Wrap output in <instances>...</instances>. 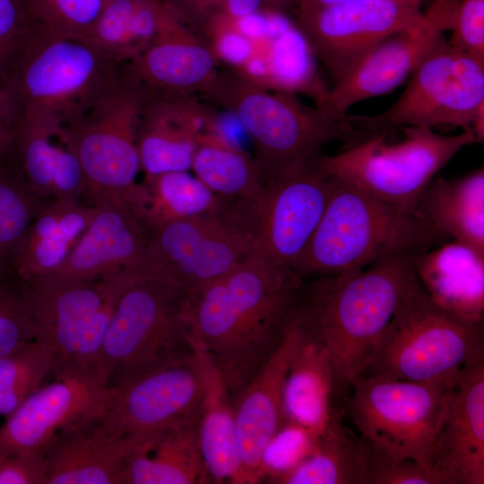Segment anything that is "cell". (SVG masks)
<instances>
[{
	"instance_id": "1",
	"label": "cell",
	"mask_w": 484,
	"mask_h": 484,
	"mask_svg": "<svg viewBox=\"0 0 484 484\" xmlns=\"http://www.w3.org/2000/svg\"><path fill=\"white\" fill-rule=\"evenodd\" d=\"M302 281L250 255L222 277L187 293L189 338L212 361L230 399L282 342Z\"/></svg>"
},
{
	"instance_id": "2",
	"label": "cell",
	"mask_w": 484,
	"mask_h": 484,
	"mask_svg": "<svg viewBox=\"0 0 484 484\" xmlns=\"http://www.w3.org/2000/svg\"><path fill=\"white\" fill-rule=\"evenodd\" d=\"M422 248L388 255L366 269L303 280L295 319L324 349L335 396L344 403L350 384L416 277L414 260Z\"/></svg>"
},
{
	"instance_id": "3",
	"label": "cell",
	"mask_w": 484,
	"mask_h": 484,
	"mask_svg": "<svg viewBox=\"0 0 484 484\" xmlns=\"http://www.w3.org/2000/svg\"><path fill=\"white\" fill-rule=\"evenodd\" d=\"M233 113L248 134L264 183L300 167L321 153L329 143L345 147L368 135L344 116L309 107L289 92H271L238 69L219 71L203 96Z\"/></svg>"
},
{
	"instance_id": "4",
	"label": "cell",
	"mask_w": 484,
	"mask_h": 484,
	"mask_svg": "<svg viewBox=\"0 0 484 484\" xmlns=\"http://www.w3.org/2000/svg\"><path fill=\"white\" fill-rule=\"evenodd\" d=\"M333 179L323 216L293 268L295 277L305 280L359 270L388 255L447 239L416 215Z\"/></svg>"
},
{
	"instance_id": "5",
	"label": "cell",
	"mask_w": 484,
	"mask_h": 484,
	"mask_svg": "<svg viewBox=\"0 0 484 484\" xmlns=\"http://www.w3.org/2000/svg\"><path fill=\"white\" fill-rule=\"evenodd\" d=\"M481 360L484 320L465 319L442 308L416 276L359 376L436 383Z\"/></svg>"
},
{
	"instance_id": "6",
	"label": "cell",
	"mask_w": 484,
	"mask_h": 484,
	"mask_svg": "<svg viewBox=\"0 0 484 484\" xmlns=\"http://www.w3.org/2000/svg\"><path fill=\"white\" fill-rule=\"evenodd\" d=\"M187 293L140 272L121 293L106 329L99 372L111 387L194 352L186 324Z\"/></svg>"
},
{
	"instance_id": "7",
	"label": "cell",
	"mask_w": 484,
	"mask_h": 484,
	"mask_svg": "<svg viewBox=\"0 0 484 484\" xmlns=\"http://www.w3.org/2000/svg\"><path fill=\"white\" fill-rule=\"evenodd\" d=\"M316 158V157H315ZM315 158L266 180L254 194L222 199L218 212L248 240L254 255L288 275L326 207L333 177Z\"/></svg>"
},
{
	"instance_id": "8",
	"label": "cell",
	"mask_w": 484,
	"mask_h": 484,
	"mask_svg": "<svg viewBox=\"0 0 484 484\" xmlns=\"http://www.w3.org/2000/svg\"><path fill=\"white\" fill-rule=\"evenodd\" d=\"M402 128L404 137L400 143H386L387 134H373L342 152L320 153L315 160L331 176L414 214L421 193L437 171L478 141L471 131L445 135L430 128Z\"/></svg>"
},
{
	"instance_id": "9",
	"label": "cell",
	"mask_w": 484,
	"mask_h": 484,
	"mask_svg": "<svg viewBox=\"0 0 484 484\" xmlns=\"http://www.w3.org/2000/svg\"><path fill=\"white\" fill-rule=\"evenodd\" d=\"M134 277L125 273L85 280L49 274L26 279L38 337L53 356V377L100 376L99 364L106 329L121 293Z\"/></svg>"
},
{
	"instance_id": "10",
	"label": "cell",
	"mask_w": 484,
	"mask_h": 484,
	"mask_svg": "<svg viewBox=\"0 0 484 484\" xmlns=\"http://www.w3.org/2000/svg\"><path fill=\"white\" fill-rule=\"evenodd\" d=\"M148 89L125 65L71 124L72 144L80 161L86 199L122 201L141 170L137 129Z\"/></svg>"
},
{
	"instance_id": "11",
	"label": "cell",
	"mask_w": 484,
	"mask_h": 484,
	"mask_svg": "<svg viewBox=\"0 0 484 484\" xmlns=\"http://www.w3.org/2000/svg\"><path fill=\"white\" fill-rule=\"evenodd\" d=\"M482 114L484 61L451 47L446 40L416 68L389 108L375 116L347 114V117L356 129L373 135L388 134L403 126L450 125L473 132Z\"/></svg>"
},
{
	"instance_id": "12",
	"label": "cell",
	"mask_w": 484,
	"mask_h": 484,
	"mask_svg": "<svg viewBox=\"0 0 484 484\" xmlns=\"http://www.w3.org/2000/svg\"><path fill=\"white\" fill-rule=\"evenodd\" d=\"M454 378L416 383L358 376L345 410L364 442L393 460H414L430 474L433 440Z\"/></svg>"
},
{
	"instance_id": "13",
	"label": "cell",
	"mask_w": 484,
	"mask_h": 484,
	"mask_svg": "<svg viewBox=\"0 0 484 484\" xmlns=\"http://www.w3.org/2000/svg\"><path fill=\"white\" fill-rule=\"evenodd\" d=\"M119 65L82 39L56 38L39 28L12 74L22 109L73 122Z\"/></svg>"
},
{
	"instance_id": "14",
	"label": "cell",
	"mask_w": 484,
	"mask_h": 484,
	"mask_svg": "<svg viewBox=\"0 0 484 484\" xmlns=\"http://www.w3.org/2000/svg\"><path fill=\"white\" fill-rule=\"evenodd\" d=\"M250 255L246 238L217 211L149 230L142 272L191 293L222 277Z\"/></svg>"
},
{
	"instance_id": "15",
	"label": "cell",
	"mask_w": 484,
	"mask_h": 484,
	"mask_svg": "<svg viewBox=\"0 0 484 484\" xmlns=\"http://www.w3.org/2000/svg\"><path fill=\"white\" fill-rule=\"evenodd\" d=\"M459 0H435L414 20L381 40L341 81L317 94L316 106L344 116L356 103L387 93L403 82L421 62L446 41Z\"/></svg>"
},
{
	"instance_id": "16",
	"label": "cell",
	"mask_w": 484,
	"mask_h": 484,
	"mask_svg": "<svg viewBox=\"0 0 484 484\" xmlns=\"http://www.w3.org/2000/svg\"><path fill=\"white\" fill-rule=\"evenodd\" d=\"M420 4L415 0L338 3L303 11L298 31L337 82L381 40L414 20Z\"/></svg>"
},
{
	"instance_id": "17",
	"label": "cell",
	"mask_w": 484,
	"mask_h": 484,
	"mask_svg": "<svg viewBox=\"0 0 484 484\" xmlns=\"http://www.w3.org/2000/svg\"><path fill=\"white\" fill-rule=\"evenodd\" d=\"M203 393V366L194 350L111 386L103 418L123 435L196 424Z\"/></svg>"
},
{
	"instance_id": "18",
	"label": "cell",
	"mask_w": 484,
	"mask_h": 484,
	"mask_svg": "<svg viewBox=\"0 0 484 484\" xmlns=\"http://www.w3.org/2000/svg\"><path fill=\"white\" fill-rule=\"evenodd\" d=\"M111 387L99 375L54 377L28 397L0 427V456L42 451L62 430L103 414Z\"/></svg>"
},
{
	"instance_id": "19",
	"label": "cell",
	"mask_w": 484,
	"mask_h": 484,
	"mask_svg": "<svg viewBox=\"0 0 484 484\" xmlns=\"http://www.w3.org/2000/svg\"><path fill=\"white\" fill-rule=\"evenodd\" d=\"M430 474L436 484H484V360L462 368L447 389Z\"/></svg>"
},
{
	"instance_id": "20",
	"label": "cell",
	"mask_w": 484,
	"mask_h": 484,
	"mask_svg": "<svg viewBox=\"0 0 484 484\" xmlns=\"http://www.w3.org/2000/svg\"><path fill=\"white\" fill-rule=\"evenodd\" d=\"M213 116L196 95L149 91L137 129L144 176L190 169L199 138L211 129Z\"/></svg>"
},
{
	"instance_id": "21",
	"label": "cell",
	"mask_w": 484,
	"mask_h": 484,
	"mask_svg": "<svg viewBox=\"0 0 484 484\" xmlns=\"http://www.w3.org/2000/svg\"><path fill=\"white\" fill-rule=\"evenodd\" d=\"M91 203L94 214L87 229L52 274L100 280L140 273L147 229L122 201L98 196Z\"/></svg>"
},
{
	"instance_id": "22",
	"label": "cell",
	"mask_w": 484,
	"mask_h": 484,
	"mask_svg": "<svg viewBox=\"0 0 484 484\" xmlns=\"http://www.w3.org/2000/svg\"><path fill=\"white\" fill-rule=\"evenodd\" d=\"M14 160L41 198L86 200V182L67 125L56 116L22 109L14 142Z\"/></svg>"
},
{
	"instance_id": "23",
	"label": "cell",
	"mask_w": 484,
	"mask_h": 484,
	"mask_svg": "<svg viewBox=\"0 0 484 484\" xmlns=\"http://www.w3.org/2000/svg\"><path fill=\"white\" fill-rule=\"evenodd\" d=\"M127 435L115 430L103 414L62 430L44 450L48 484H124Z\"/></svg>"
},
{
	"instance_id": "24",
	"label": "cell",
	"mask_w": 484,
	"mask_h": 484,
	"mask_svg": "<svg viewBox=\"0 0 484 484\" xmlns=\"http://www.w3.org/2000/svg\"><path fill=\"white\" fill-rule=\"evenodd\" d=\"M294 338L293 320L281 345L231 399L243 465V484L260 482L263 451L286 420L282 394Z\"/></svg>"
},
{
	"instance_id": "25",
	"label": "cell",
	"mask_w": 484,
	"mask_h": 484,
	"mask_svg": "<svg viewBox=\"0 0 484 484\" xmlns=\"http://www.w3.org/2000/svg\"><path fill=\"white\" fill-rule=\"evenodd\" d=\"M217 61L206 40L169 17L147 48L125 65L149 91L203 97L218 75Z\"/></svg>"
},
{
	"instance_id": "26",
	"label": "cell",
	"mask_w": 484,
	"mask_h": 484,
	"mask_svg": "<svg viewBox=\"0 0 484 484\" xmlns=\"http://www.w3.org/2000/svg\"><path fill=\"white\" fill-rule=\"evenodd\" d=\"M420 285L431 299L460 317L484 320V255L454 240L420 249L414 260Z\"/></svg>"
},
{
	"instance_id": "27",
	"label": "cell",
	"mask_w": 484,
	"mask_h": 484,
	"mask_svg": "<svg viewBox=\"0 0 484 484\" xmlns=\"http://www.w3.org/2000/svg\"><path fill=\"white\" fill-rule=\"evenodd\" d=\"M294 328L295 338L283 386V414L286 420L320 435L341 412L334 406V374L324 349L295 318Z\"/></svg>"
},
{
	"instance_id": "28",
	"label": "cell",
	"mask_w": 484,
	"mask_h": 484,
	"mask_svg": "<svg viewBox=\"0 0 484 484\" xmlns=\"http://www.w3.org/2000/svg\"><path fill=\"white\" fill-rule=\"evenodd\" d=\"M124 484H210L199 449L196 424L127 435Z\"/></svg>"
},
{
	"instance_id": "29",
	"label": "cell",
	"mask_w": 484,
	"mask_h": 484,
	"mask_svg": "<svg viewBox=\"0 0 484 484\" xmlns=\"http://www.w3.org/2000/svg\"><path fill=\"white\" fill-rule=\"evenodd\" d=\"M94 214L89 201L48 200L33 219L13 269L24 279L52 274L87 229Z\"/></svg>"
},
{
	"instance_id": "30",
	"label": "cell",
	"mask_w": 484,
	"mask_h": 484,
	"mask_svg": "<svg viewBox=\"0 0 484 484\" xmlns=\"http://www.w3.org/2000/svg\"><path fill=\"white\" fill-rule=\"evenodd\" d=\"M195 350L204 376V393L196 422L203 461L212 483L243 484V465L230 395L208 355Z\"/></svg>"
},
{
	"instance_id": "31",
	"label": "cell",
	"mask_w": 484,
	"mask_h": 484,
	"mask_svg": "<svg viewBox=\"0 0 484 484\" xmlns=\"http://www.w3.org/2000/svg\"><path fill=\"white\" fill-rule=\"evenodd\" d=\"M414 214L445 238L484 255V169L456 178L432 179Z\"/></svg>"
},
{
	"instance_id": "32",
	"label": "cell",
	"mask_w": 484,
	"mask_h": 484,
	"mask_svg": "<svg viewBox=\"0 0 484 484\" xmlns=\"http://www.w3.org/2000/svg\"><path fill=\"white\" fill-rule=\"evenodd\" d=\"M123 203L149 231L170 221L214 213L222 198L187 171H170L144 176Z\"/></svg>"
},
{
	"instance_id": "33",
	"label": "cell",
	"mask_w": 484,
	"mask_h": 484,
	"mask_svg": "<svg viewBox=\"0 0 484 484\" xmlns=\"http://www.w3.org/2000/svg\"><path fill=\"white\" fill-rule=\"evenodd\" d=\"M169 17L154 0H109L82 40L122 65L147 48Z\"/></svg>"
},
{
	"instance_id": "34",
	"label": "cell",
	"mask_w": 484,
	"mask_h": 484,
	"mask_svg": "<svg viewBox=\"0 0 484 484\" xmlns=\"http://www.w3.org/2000/svg\"><path fill=\"white\" fill-rule=\"evenodd\" d=\"M366 455L359 436L337 413L312 453L275 484H364Z\"/></svg>"
},
{
	"instance_id": "35",
	"label": "cell",
	"mask_w": 484,
	"mask_h": 484,
	"mask_svg": "<svg viewBox=\"0 0 484 484\" xmlns=\"http://www.w3.org/2000/svg\"><path fill=\"white\" fill-rule=\"evenodd\" d=\"M191 169L212 193L226 200L250 196L264 185L254 158L211 131L200 136Z\"/></svg>"
},
{
	"instance_id": "36",
	"label": "cell",
	"mask_w": 484,
	"mask_h": 484,
	"mask_svg": "<svg viewBox=\"0 0 484 484\" xmlns=\"http://www.w3.org/2000/svg\"><path fill=\"white\" fill-rule=\"evenodd\" d=\"M48 201L32 190L15 160L0 164V272L13 269L29 227Z\"/></svg>"
},
{
	"instance_id": "37",
	"label": "cell",
	"mask_w": 484,
	"mask_h": 484,
	"mask_svg": "<svg viewBox=\"0 0 484 484\" xmlns=\"http://www.w3.org/2000/svg\"><path fill=\"white\" fill-rule=\"evenodd\" d=\"M53 356L40 338L0 356V415L12 414L53 376Z\"/></svg>"
},
{
	"instance_id": "38",
	"label": "cell",
	"mask_w": 484,
	"mask_h": 484,
	"mask_svg": "<svg viewBox=\"0 0 484 484\" xmlns=\"http://www.w3.org/2000/svg\"><path fill=\"white\" fill-rule=\"evenodd\" d=\"M38 334L29 282L13 269L0 272V356Z\"/></svg>"
},
{
	"instance_id": "39",
	"label": "cell",
	"mask_w": 484,
	"mask_h": 484,
	"mask_svg": "<svg viewBox=\"0 0 484 484\" xmlns=\"http://www.w3.org/2000/svg\"><path fill=\"white\" fill-rule=\"evenodd\" d=\"M109 0H24L35 25L56 38L84 39Z\"/></svg>"
},
{
	"instance_id": "40",
	"label": "cell",
	"mask_w": 484,
	"mask_h": 484,
	"mask_svg": "<svg viewBox=\"0 0 484 484\" xmlns=\"http://www.w3.org/2000/svg\"><path fill=\"white\" fill-rule=\"evenodd\" d=\"M318 437L311 429L285 420L263 451L259 481L275 484L312 453Z\"/></svg>"
},
{
	"instance_id": "41",
	"label": "cell",
	"mask_w": 484,
	"mask_h": 484,
	"mask_svg": "<svg viewBox=\"0 0 484 484\" xmlns=\"http://www.w3.org/2000/svg\"><path fill=\"white\" fill-rule=\"evenodd\" d=\"M38 30L24 0H0V74H13Z\"/></svg>"
},
{
	"instance_id": "42",
	"label": "cell",
	"mask_w": 484,
	"mask_h": 484,
	"mask_svg": "<svg viewBox=\"0 0 484 484\" xmlns=\"http://www.w3.org/2000/svg\"><path fill=\"white\" fill-rule=\"evenodd\" d=\"M363 444L366 455L364 484H436L433 477L416 461H395L366 442Z\"/></svg>"
},
{
	"instance_id": "43",
	"label": "cell",
	"mask_w": 484,
	"mask_h": 484,
	"mask_svg": "<svg viewBox=\"0 0 484 484\" xmlns=\"http://www.w3.org/2000/svg\"><path fill=\"white\" fill-rule=\"evenodd\" d=\"M447 43L484 61V0H459Z\"/></svg>"
},
{
	"instance_id": "44",
	"label": "cell",
	"mask_w": 484,
	"mask_h": 484,
	"mask_svg": "<svg viewBox=\"0 0 484 484\" xmlns=\"http://www.w3.org/2000/svg\"><path fill=\"white\" fill-rule=\"evenodd\" d=\"M22 106L12 75L0 74V164L14 160Z\"/></svg>"
},
{
	"instance_id": "45",
	"label": "cell",
	"mask_w": 484,
	"mask_h": 484,
	"mask_svg": "<svg viewBox=\"0 0 484 484\" xmlns=\"http://www.w3.org/2000/svg\"><path fill=\"white\" fill-rule=\"evenodd\" d=\"M0 484H48L44 452L0 456Z\"/></svg>"
},
{
	"instance_id": "46",
	"label": "cell",
	"mask_w": 484,
	"mask_h": 484,
	"mask_svg": "<svg viewBox=\"0 0 484 484\" xmlns=\"http://www.w3.org/2000/svg\"><path fill=\"white\" fill-rule=\"evenodd\" d=\"M210 45L218 58L235 65H244L254 51L252 40L232 30L219 34Z\"/></svg>"
},
{
	"instance_id": "47",
	"label": "cell",
	"mask_w": 484,
	"mask_h": 484,
	"mask_svg": "<svg viewBox=\"0 0 484 484\" xmlns=\"http://www.w3.org/2000/svg\"><path fill=\"white\" fill-rule=\"evenodd\" d=\"M238 28L240 34L252 41L269 39V18L255 12L239 18Z\"/></svg>"
}]
</instances>
